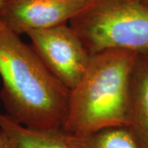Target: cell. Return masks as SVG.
<instances>
[{
  "label": "cell",
  "mask_w": 148,
  "mask_h": 148,
  "mask_svg": "<svg viewBox=\"0 0 148 148\" xmlns=\"http://www.w3.org/2000/svg\"><path fill=\"white\" fill-rule=\"evenodd\" d=\"M69 24L90 54L124 49L148 55V5L141 0H95Z\"/></svg>",
  "instance_id": "3"
},
{
  "label": "cell",
  "mask_w": 148,
  "mask_h": 148,
  "mask_svg": "<svg viewBox=\"0 0 148 148\" xmlns=\"http://www.w3.org/2000/svg\"><path fill=\"white\" fill-rule=\"evenodd\" d=\"M0 148H9V144L5 133L0 129Z\"/></svg>",
  "instance_id": "9"
},
{
  "label": "cell",
  "mask_w": 148,
  "mask_h": 148,
  "mask_svg": "<svg viewBox=\"0 0 148 148\" xmlns=\"http://www.w3.org/2000/svg\"><path fill=\"white\" fill-rule=\"evenodd\" d=\"M4 1H5V0H0V5H1V4H2V3L4 2Z\"/></svg>",
  "instance_id": "11"
},
{
  "label": "cell",
  "mask_w": 148,
  "mask_h": 148,
  "mask_svg": "<svg viewBox=\"0 0 148 148\" xmlns=\"http://www.w3.org/2000/svg\"><path fill=\"white\" fill-rule=\"evenodd\" d=\"M0 129L5 133L9 148H76L62 129H32L16 123L6 114L0 113Z\"/></svg>",
  "instance_id": "7"
},
{
  "label": "cell",
  "mask_w": 148,
  "mask_h": 148,
  "mask_svg": "<svg viewBox=\"0 0 148 148\" xmlns=\"http://www.w3.org/2000/svg\"><path fill=\"white\" fill-rule=\"evenodd\" d=\"M138 56L124 49L91 54L82 77L69 90L61 129L84 136L106 127L127 126L131 79Z\"/></svg>",
  "instance_id": "2"
},
{
  "label": "cell",
  "mask_w": 148,
  "mask_h": 148,
  "mask_svg": "<svg viewBox=\"0 0 148 148\" xmlns=\"http://www.w3.org/2000/svg\"><path fill=\"white\" fill-rule=\"evenodd\" d=\"M49 70L69 89L74 88L88 67L91 54L68 24L26 34Z\"/></svg>",
  "instance_id": "4"
},
{
  "label": "cell",
  "mask_w": 148,
  "mask_h": 148,
  "mask_svg": "<svg viewBox=\"0 0 148 148\" xmlns=\"http://www.w3.org/2000/svg\"><path fill=\"white\" fill-rule=\"evenodd\" d=\"M141 1L143 2V3H145V4L148 5V0H141Z\"/></svg>",
  "instance_id": "10"
},
{
  "label": "cell",
  "mask_w": 148,
  "mask_h": 148,
  "mask_svg": "<svg viewBox=\"0 0 148 148\" xmlns=\"http://www.w3.org/2000/svg\"><path fill=\"white\" fill-rule=\"evenodd\" d=\"M127 127L140 148H148V55H138L132 70Z\"/></svg>",
  "instance_id": "6"
},
{
  "label": "cell",
  "mask_w": 148,
  "mask_h": 148,
  "mask_svg": "<svg viewBox=\"0 0 148 148\" xmlns=\"http://www.w3.org/2000/svg\"><path fill=\"white\" fill-rule=\"evenodd\" d=\"M0 97L14 121L36 130L61 129L69 90L53 75L32 45L0 20Z\"/></svg>",
  "instance_id": "1"
},
{
  "label": "cell",
  "mask_w": 148,
  "mask_h": 148,
  "mask_svg": "<svg viewBox=\"0 0 148 148\" xmlns=\"http://www.w3.org/2000/svg\"><path fill=\"white\" fill-rule=\"evenodd\" d=\"M65 133L69 143L76 148H140L127 126L106 127L84 136Z\"/></svg>",
  "instance_id": "8"
},
{
  "label": "cell",
  "mask_w": 148,
  "mask_h": 148,
  "mask_svg": "<svg viewBox=\"0 0 148 148\" xmlns=\"http://www.w3.org/2000/svg\"><path fill=\"white\" fill-rule=\"evenodd\" d=\"M95 0H5L0 20L18 35L68 24Z\"/></svg>",
  "instance_id": "5"
}]
</instances>
